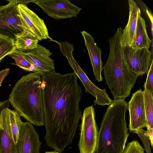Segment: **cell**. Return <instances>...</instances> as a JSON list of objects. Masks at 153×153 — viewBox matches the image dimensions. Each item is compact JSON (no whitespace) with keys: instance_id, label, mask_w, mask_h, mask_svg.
I'll use <instances>...</instances> for the list:
<instances>
[{"instance_id":"obj_25","label":"cell","mask_w":153,"mask_h":153,"mask_svg":"<svg viewBox=\"0 0 153 153\" xmlns=\"http://www.w3.org/2000/svg\"><path fill=\"white\" fill-rule=\"evenodd\" d=\"M10 71L9 68H7L0 71V86L4 79L9 74Z\"/></svg>"},{"instance_id":"obj_27","label":"cell","mask_w":153,"mask_h":153,"mask_svg":"<svg viewBox=\"0 0 153 153\" xmlns=\"http://www.w3.org/2000/svg\"><path fill=\"white\" fill-rule=\"evenodd\" d=\"M9 100H7L2 102H0V114L1 111L4 108H9Z\"/></svg>"},{"instance_id":"obj_3","label":"cell","mask_w":153,"mask_h":153,"mask_svg":"<svg viewBox=\"0 0 153 153\" xmlns=\"http://www.w3.org/2000/svg\"><path fill=\"white\" fill-rule=\"evenodd\" d=\"M122 28H118L108 39L110 51L102 67L106 80L114 100L125 99L130 95L138 76L129 68L125 59L121 42Z\"/></svg>"},{"instance_id":"obj_21","label":"cell","mask_w":153,"mask_h":153,"mask_svg":"<svg viewBox=\"0 0 153 153\" xmlns=\"http://www.w3.org/2000/svg\"><path fill=\"white\" fill-rule=\"evenodd\" d=\"M8 56L15 60L16 65L25 71L38 72L34 66L29 62L19 51L16 50Z\"/></svg>"},{"instance_id":"obj_9","label":"cell","mask_w":153,"mask_h":153,"mask_svg":"<svg viewBox=\"0 0 153 153\" xmlns=\"http://www.w3.org/2000/svg\"><path fill=\"white\" fill-rule=\"evenodd\" d=\"M42 143L32 124L22 122L16 144L18 153H40Z\"/></svg>"},{"instance_id":"obj_15","label":"cell","mask_w":153,"mask_h":153,"mask_svg":"<svg viewBox=\"0 0 153 153\" xmlns=\"http://www.w3.org/2000/svg\"><path fill=\"white\" fill-rule=\"evenodd\" d=\"M8 108L4 109L0 114V153H18L10 134Z\"/></svg>"},{"instance_id":"obj_29","label":"cell","mask_w":153,"mask_h":153,"mask_svg":"<svg viewBox=\"0 0 153 153\" xmlns=\"http://www.w3.org/2000/svg\"><path fill=\"white\" fill-rule=\"evenodd\" d=\"M44 153H62V152L54 151H53L51 152H46Z\"/></svg>"},{"instance_id":"obj_20","label":"cell","mask_w":153,"mask_h":153,"mask_svg":"<svg viewBox=\"0 0 153 153\" xmlns=\"http://www.w3.org/2000/svg\"><path fill=\"white\" fill-rule=\"evenodd\" d=\"M16 50L13 40L0 34V63L5 56Z\"/></svg>"},{"instance_id":"obj_6","label":"cell","mask_w":153,"mask_h":153,"mask_svg":"<svg viewBox=\"0 0 153 153\" xmlns=\"http://www.w3.org/2000/svg\"><path fill=\"white\" fill-rule=\"evenodd\" d=\"M81 119L78 144L80 153H95L99 131L93 105L85 108Z\"/></svg>"},{"instance_id":"obj_18","label":"cell","mask_w":153,"mask_h":153,"mask_svg":"<svg viewBox=\"0 0 153 153\" xmlns=\"http://www.w3.org/2000/svg\"><path fill=\"white\" fill-rule=\"evenodd\" d=\"M39 41L34 35L25 30L18 35L14 42L16 50L27 51L36 48Z\"/></svg>"},{"instance_id":"obj_28","label":"cell","mask_w":153,"mask_h":153,"mask_svg":"<svg viewBox=\"0 0 153 153\" xmlns=\"http://www.w3.org/2000/svg\"><path fill=\"white\" fill-rule=\"evenodd\" d=\"M18 3L22 4H26V5L30 2H32V0H16Z\"/></svg>"},{"instance_id":"obj_19","label":"cell","mask_w":153,"mask_h":153,"mask_svg":"<svg viewBox=\"0 0 153 153\" xmlns=\"http://www.w3.org/2000/svg\"><path fill=\"white\" fill-rule=\"evenodd\" d=\"M8 115L11 135L16 145L17 142L20 126L22 122L21 116L16 110L8 108Z\"/></svg>"},{"instance_id":"obj_2","label":"cell","mask_w":153,"mask_h":153,"mask_svg":"<svg viewBox=\"0 0 153 153\" xmlns=\"http://www.w3.org/2000/svg\"><path fill=\"white\" fill-rule=\"evenodd\" d=\"M42 73L24 76L13 87L9 101L21 116L36 126H44Z\"/></svg>"},{"instance_id":"obj_7","label":"cell","mask_w":153,"mask_h":153,"mask_svg":"<svg viewBox=\"0 0 153 153\" xmlns=\"http://www.w3.org/2000/svg\"><path fill=\"white\" fill-rule=\"evenodd\" d=\"M48 16L59 19L76 17L82 8L72 4L69 0H32Z\"/></svg>"},{"instance_id":"obj_11","label":"cell","mask_w":153,"mask_h":153,"mask_svg":"<svg viewBox=\"0 0 153 153\" xmlns=\"http://www.w3.org/2000/svg\"><path fill=\"white\" fill-rule=\"evenodd\" d=\"M19 51L38 72L43 73L55 72L54 60L50 57L52 53L42 45L38 44L36 48L29 51Z\"/></svg>"},{"instance_id":"obj_17","label":"cell","mask_w":153,"mask_h":153,"mask_svg":"<svg viewBox=\"0 0 153 153\" xmlns=\"http://www.w3.org/2000/svg\"><path fill=\"white\" fill-rule=\"evenodd\" d=\"M146 27L144 19L140 16L137 21L135 42L131 46L134 49L137 50L143 48L149 49L152 39H150L149 37Z\"/></svg>"},{"instance_id":"obj_5","label":"cell","mask_w":153,"mask_h":153,"mask_svg":"<svg viewBox=\"0 0 153 153\" xmlns=\"http://www.w3.org/2000/svg\"><path fill=\"white\" fill-rule=\"evenodd\" d=\"M7 1V4L0 6V34L14 41L25 30L35 35L20 15L16 1Z\"/></svg>"},{"instance_id":"obj_12","label":"cell","mask_w":153,"mask_h":153,"mask_svg":"<svg viewBox=\"0 0 153 153\" xmlns=\"http://www.w3.org/2000/svg\"><path fill=\"white\" fill-rule=\"evenodd\" d=\"M18 8L21 17L39 41L50 38L47 27L43 19L26 4H19Z\"/></svg>"},{"instance_id":"obj_24","label":"cell","mask_w":153,"mask_h":153,"mask_svg":"<svg viewBox=\"0 0 153 153\" xmlns=\"http://www.w3.org/2000/svg\"><path fill=\"white\" fill-rule=\"evenodd\" d=\"M147 77L143 87L153 94V60L147 73Z\"/></svg>"},{"instance_id":"obj_10","label":"cell","mask_w":153,"mask_h":153,"mask_svg":"<svg viewBox=\"0 0 153 153\" xmlns=\"http://www.w3.org/2000/svg\"><path fill=\"white\" fill-rule=\"evenodd\" d=\"M129 114V129L135 133L137 131L146 127L143 91L141 88L132 94L128 103Z\"/></svg>"},{"instance_id":"obj_4","label":"cell","mask_w":153,"mask_h":153,"mask_svg":"<svg viewBox=\"0 0 153 153\" xmlns=\"http://www.w3.org/2000/svg\"><path fill=\"white\" fill-rule=\"evenodd\" d=\"M128 103L118 99L108 106L100 124L95 153H123L129 135L125 120Z\"/></svg>"},{"instance_id":"obj_23","label":"cell","mask_w":153,"mask_h":153,"mask_svg":"<svg viewBox=\"0 0 153 153\" xmlns=\"http://www.w3.org/2000/svg\"><path fill=\"white\" fill-rule=\"evenodd\" d=\"M135 133L138 134L144 144L147 153H152L150 147V140L146 131L143 128L136 131Z\"/></svg>"},{"instance_id":"obj_26","label":"cell","mask_w":153,"mask_h":153,"mask_svg":"<svg viewBox=\"0 0 153 153\" xmlns=\"http://www.w3.org/2000/svg\"><path fill=\"white\" fill-rule=\"evenodd\" d=\"M147 14L149 18L151 23V32L152 36L153 33V16L152 13L150 10L147 9L146 10Z\"/></svg>"},{"instance_id":"obj_22","label":"cell","mask_w":153,"mask_h":153,"mask_svg":"<svg viewBox=\"0 0 153 153\" xmlns=\"http://www.w3.org/2000/svg\"><path fill=\"white\" fill-rule=\"evenodd\" d=\"M123 153H144V149L137 140H134L128 143Z\"/></svg>"},{"instance_id":"obj_1","label":"cell","mask_w":153,"mask_h":153,"mask_svg":"<svg viewBox=\"0 0 153 153\" xmlns=\"http://www.w3.org/2000/svg\"><path fill=\"white\" fill-rule=\"evenodd\" d=\"M73 72L42 73V86L47 145L62 152L72 142L82 116L79 106L82 93Z\"/></svg>"},{"instance_id":"obj_14","label":"cell","mask_w":153,"mask_h":153,"mask_svg":"<svg viewBox=\"0 0 153 153\" xmlns=\"http://www.w3.org/2000/svg\"><path fill=\"white\" fill-rule=\"evenodd\" d=\"M81 33L88 52L95 79L98 82H101L102 80L101 71L103 63L101 49L97 45L94 37L91 35L84 30Z\"/></svg>"},{"instance_id":"obj_16","label":"cell","mask_w":153,"mask_h":153,"mask_svg":"<svg viewBox=\"0 0 153 153\" xmlns=\"http://www.w3.org/2000/svg\"><path fill=\"white\" fill-rule=\"evenodd\" d=\"M146 119V131L150 144L153 146V94L149 90L143 91Z\"/></svg>"},{"instance_id":"obj_13","label":"cell","mask_w":153,"mask_h":153,"mask_svg":"<svg viewBox=\"0 0 153 153\" xmlns=\"http://www.w3.org/2000/svg\"><path fill=\"white\" fill-rule=\"evenodd\" d=\"M129 13L128 21L126 26L122 30L121 42L122 46H132L134 44L137 21L141 15V10L136 2L133 0H128Z\"/></svg>"},{"instance_id":"obj_8","label":"cell","mask_w":153,"mask_h":153,"mask_svg":"<svg viewBox=\"0 0 153 153\" xmlns=\"http://www.w3.org/2000/svg\"><path fill=\"white\" fill-rule=\"evenodd\" d=\"M125 58L130 69L135 74L143 76L148 72L153 60L152 52L146 48L137 50L123 47Z\"/></svg>"}]
</instances>
